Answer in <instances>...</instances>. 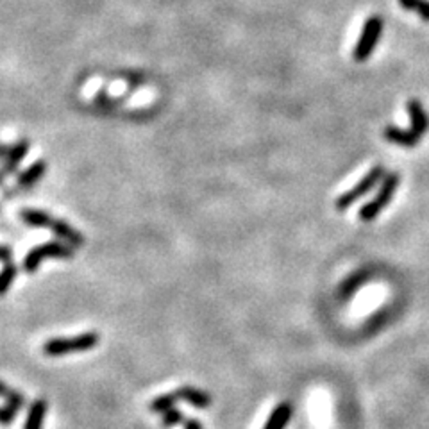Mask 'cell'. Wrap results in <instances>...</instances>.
<instances>
[{
	"label": "cell",
	"mask_w": 429,
	"mask_h": 429,
	"mask_svg": "<svg viewBox=\"0 0 429 429\" xmlns=\"http://www.w3.org/2000/svg\"><path fill=\"white\" fill-rule=\"evenodd\" d=\"M0 259H2V263H11V247L8 246V243H4L2 246V250H0Z\"/></svg>",
	"instance_id": "cell-22"
},
{
	"label": "cell",
	"mask_w": 429,
	"mask_h": 429,
	"mask_svg": "<svg viewBox=\"0 0 429 429\" xmlns=\"http://www.w3.org/2000/svg\"><path fill=\"white\" fill-rule=\"evenodd\" d=\"M292 415H294V406L288 401H283L272 410L263 429H285L292 421Z\"/></svg>",
	"instance_id": "cell-10"
},
{
	"label": "cell",
	"mask_w": 429,
	"mask_h": 429,
	"mask_svg": "<svg viewBox=\"0 0 429 429\" xmlns=\"http://www.w3.org/2000/svg\"><path fill=\"white\" fill-rule=\"evenodd\" d=\"M181 401L177 392H168V394H163L158 395V397H154L149 404V410L152 413H158V415H163V413H167L168 410L175 408V403Z\"/></svg>",
	"instance_id": "cell-15"
},
{
	"label": "cell",
	"mask_w": 429,
	"mask_h": 429,
	"mask_svg": "<svg viewBox=\"0 0 429 429\" xmlns=\"http://www.w3.org/2000/svg\"><path fill=\"white\" fill-rule=\"evenodd\" d=\"M99 346V335L95 331H88L72 338H50L43 343V352L50 358L70 355V352H84Z\"/></svg>",
	"instance_id": "cell-2"
},
{
	"label": "cell",
	"mask_w": 429,
	"mask_h": 429,
	"mask_svg": "<svg viewBox=\"0 0 429 429\" xmlns=\"http://www.w3.org/2000/svg\"><path fill=\"white\" fill-rule=\"evenodd\" d=\"M50 258L72 259L74 258V247H70L61 240H52L47 241V243H41V246H36L26 255L22 267L27 274H34L38 267H40V263Z\"/></svg>",
	"instance_id": "cell-3"
},
{
	"label": "cell",
	"mask_w": 429,
	"mask_h": 429,
	"mask_svg": "<svg viewBox=\"0 0 429 429\" xmlns=\"http://www.w3.org/2000/svg\"><path fill=\"white\" fill-rule=\"evenodd\" d=\"M385 175H386V172L383 167L370 168V170L367 172V175H365L363 179L359 181L356 186H352L349 192L342 193V195H338L337 202H335V208H337L338 211L349 210L352 204H356V202L359 201V199H363L367 193L372 192L377 184H381L383 179H385Z\"/></svg>",
	"instance_id": "cell-4"
},
{
	"label": "cell",
	"mask_w": 429,
	"mask_h": 429,
	"mask_svg": "<svg viewBox=\"0 0 429 429\" xmlns=\"http://www.w3.org/2000/svg\"><path fill=\"white\" fill-rule=\"evenodd\" d=\"M9 392H11V390L8 388V385H6V383H2V385H0V394H2V397L6 399V395H8Z\"/></svg>",
	"instance_id": "cell-23"
},
{
	"label": "cell",
	"mask_w": 429,
	"mask_h": 429,
	"mask_svg": "<svg viewBox=\"0 0 429 429\" xmlns=\"http://www.w3.org/2000/svg\"><path fill=\"white\" fill-rule=\"evenodd\" d=\"M50 231L56 235L57 240L65 241V243H68V246L74 247V249H81V247L86 243L83 235H81L75 228H72L70 223L65 222V220L54 219L52 226H50Z\"/></svg>",
	"instance_id": "cell-6"
},
{
	"label": "cell",
	"mask_w": 429,
	"mask_h": 429,
	"mask_svg": "<svg viewBox=\"0 0 429 429\" xmlns=\"http://www.w3.org/2000/svg\"><path fill=\"white\" fill-rule=\"evenodd\" d=\"M47 172V163L43 159H38L31 165V167H27L26 170L20 172L17 177V183L20 188H31L32 184H36L38 181L41 179Z\"/></svg>",
	"instance_id": "cell-13"
},
{
	"label": "cell",
	"mask_w": 429,
	"mask_h": 429,
	"mask_svg": "<svg viewBox=\"0 0 429 429\" xmlns=\"http://www.w3.org/2000/svg\"><path fill=\"white\" fill-rule=\"evenodd\" d=\"M183 429H204V424L199 419H186L183 424Z\"/></svg>",
	"instance_id": "cell-21"
},
{
	"label": "cell",
	"mask_w": 429,
	"mask_h": 429,
	"mask_svg": "<svg viewBox=\"0 0 429 429\" xmlns=\"http://www.w3.org/2000/svg\"><path fill=\"white\" fill-rule=\"evenodd\" d=\"M381 32H383V18L381 17L368 18L367 22H365L363 29H361L358 43L355 45V50H352V59H355L356 63H365L368 57L372 56L377 43H379Z\"/></svg>",
	"instance_id": "cell-5"
},
{
	"label": "cell",
	"mask_w": 429,
	"mask_h": 429,
	"mask_svg": "<svg viewBox=\"0 0 429 429\" xmlns=\"http://www.w3.org/2000/svg\"><path fill=\"white\" fill-rule=\"evenodd\" d=\"M399 183H401V175L397 172L386 174L383 183L379 184V190H377V193L372 197V201H368L367 204L361 206V210H359V219L363 220V222H372V220H376L381 214V211L392 202V199H394L395 192L399 188Z\"/></svg>",
	"instance_id": "cell-1"
},
{
	"label": "cell",
	"mask_w": 429,
	"mask_h": 429,
	"mask_svg": "<svg viewBox=\"0 0 429 429\" xmlns=\"http://www.w3.org/2000/svg\"><path fill=\"white\" fill-rule=\"evenodd\" d=\"M383 136H385V140H388L390 143L399 145V147H406V149L417 147L422 138V136L417 134L412 128L401 129L397 128V126H388V128H385Z\"/></svg>",
	"instance_id": "cell-7"
},
{
	"label": "cell",
	"mask_w": 429,
	"mask_h": 429,
	"mask_svg": "<svg viewBox=\"0 0 429 429\" xmlns=\"http://www.w3.org/2000/svg\"><path fill=\"white\" fill-rule=\"evenodd\" d=\"M48 404L45 399H34L29 406L27 412L26 422H23V429H43L45 417H47Z\"/></svg>",
	"instance_id": "cell-12"
},
{
	"label": "cell",
	"mask_w": 429,
	"mask_h": 429,
	"mask_svg": "<svg viewBox=\"0 0 429 429\" xmlns=\"http://www.w3.org/2000/svg\"><path fill=\"white\" fill-rule=\"evenodd\" d=\"M6 404H9V406H13L14 410H22L23 406H26V397H23L20 392H17V390H11L8 395H6Z\"/></svg>",
	"instance_id": "cell-19"
},
{
	"label": "cell",
	"mask_w": 429,
	"mask_h": 429,
	"mask_svg": "<svg viewBox=\"0 0 429 429\" xmlns=\"http://www.w3.org/2000/svg\"><path fill=\"white\" fill-rule=\"evenodd\" d=\"M18 415V410H14L13 406H9V404H6L2 410H0V421H2V424L4 426H9L11 422L17 419Z\"/></svg>",
	"instance_id": "cell-20"
},
{
	"label": "cell",
	"mask_w": 429,
	"mask_h": 429,
	"mask_svg": "<svg viewBox=\"0 0 429 429\" xmlns=\"http://www.w3.org/2000/svg\"><path fill=\"white\" fill-rule=\"evenodd\" d=\"M184 413L181 412V410H177V408H172V410H168L167 413H163L161 415V426L163 428H175V426H179V424H184Z\"/></svg>",
	"instance_id": "cell-18"
},
{
	"label": "cell",
	"mask_w": 429,
	"mask_h": 429,
	"mask_svg": "<svg viewBox=\"0 0 429 429\" xmlns=\"http://www.w3.org/2000/svg\"><path fill=\"white\" fill-rule=\"evenodd\" d=\"M18 276V267L14 263H6L4 268H2V277H0V294L6 295L8 290L11 288L13 281L17 279Z\"/></svg>",
	"instance_id": "cell-17"
},
{
	"label": "cell",
	"mask_w": 429,
	"mask_h": 429,
	"mask_svg": "<svg viewBox=\"0 0 429 429\" xmlns=\"http://www.w3.org/2000/svg\"><path fill=\"white\" fill-rule=\"evenodd\" d=\"M175 392H177L181 401L188 403L190 406L197 408V410H206V408H210L211 403H213V399H211V395L208 394V392H204V390L201 388H195V386L192 385L179 386Z\"/></svg>",
	"instance_id": "cell-8"
},
{
	"label": "cell",
	"mask_w": 429,
	"mask_h": 429,
	"mask_svg": "<svg viewBox=\"0 0 429 429\" xmlns=\"http://www.w3.org/2000/svg\"><path fill=\"white\" fill-rule=\"evenodd\" d=\"M408 114H410V128L419 136H424L429 131V114L419 99L408 101Z\"/></svg>",
	"instance_id": "cell-9"
},
{
	"label": "cell",
	"mask_w": 429,
	"mask_h": 429,
	"mask_svg": "<svg viewBox=\"0 0 429 429\" xmlns=\"http://www.w3.org/2000/svg\"><path fill=\"white\" fill-rule=\"evenodd\" d=\"M399 6L406 11L419 14L421 20L429 22V0H397Z\"/></svg>",
	"instance_id": "cell-16"
},
{
	"label": "cell",
	"mask_w": 429,
	"mask_h": 429,
	"mask_svg": "<svg viewBox=\"0 0 429 429\" xmlns=\"http://www.w3.org/2000/svg\"><path fill=\"white\" fill-rule=\"evenodd\" d=\"M20 219H22L23 223L31 226V228H50L54 222V219L50 217L48 211L34 210V208L20 211Z\"/></svg>",
	"instance_id": "cell-14"
},
{
	"label": "cell",
	"mask_w": 429,
	"mask_h": 429,
	"mask_svg": "<svg viewBox=\"0 0 429 429\" xmlns=\"http://www.w3.org/2000/svg\"><path fill=\"white\" fill-rule=\"evenodd\" d=\"M31 149V141L29 140H20L14 145H11V150H9L8 158L4 159V175L14 174L17 168L20 167V163L23 161V158L27 156Z\"/></svg>",
	"instance_id": "cell-11"
}]
</instances>
